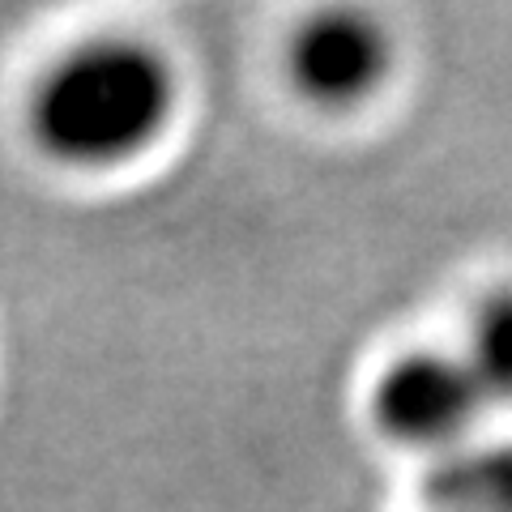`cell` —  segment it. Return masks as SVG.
<instances>
[{
	"mask_svg": "<svg viewBox=\"0 0 512 512\" xmlns=\"http://www.w3.org/2000/svg\"><path fill=\"white\" fill-rule=\"evenodd\" d=\"M491 406L470 359L453 350H406L372 384V423L410 448H457Z\"/></svg>",
	"mask_w": 512,
	"mask_h": 512,
	"instance_id": "2",
	"label": "cell"
},
{
	"mask_svg": "<svg viewBox=\"0 0 512 512\" xmlns=\"http://www.w3.org/2000/svg\"><path fill=\"white\" fill-rule=\"evenodd\" d=\"M175 64L154 43L99 35L60 52L30 90V137L60 167L107 171L146 154L175 116Z\"/></svg>",
	"mask_w": 512,
	"mask_h": 512,
	"instance_id": "1",
	"label": "cell"
},
{
	"mask_svg": "<svg viewBox=\"0 0 512 512\" xmlns=\"http://www.w3.org/2000/svg\"><path fill=\"white\" fill-rule=\"evenodd\" d=\"M461 355L470 359L491 402H512V291L478 303Z\"/></svg>",
	"mask_w": 512,
	"mask_h": 512,
	"instance_id": "5",
	"label": "cell"
},
{
	"mask_svg": "<svg viewBox=\"0 0 512 512\" xmlns=\"http://www.w3.org/2000/svg\"><path fill=\"white\" fill-rule=\"evenodd\" d=\"M436 512H512V444H457L427 478Z\"/></svg>",
	"mask_w": 512,
	"mask_h": 512,
	"instance_id": "4",
	"label": "cell"
},
{
	"mask_svg": "<svg viewBox=\"0 0 512 512\" xmlns=\"http://www.w3.org/2000/svg\"><path fill=\"white\" fill-rule=\"evenodd\" d=\"M393 73V39L363 9H320L286 43V77L316 107H359Z\"/></svg>",
	"mask_w": 512,
	"mask_h": 512,
	"instance_id": "3",
	"label": "cell"
}]
</instances>
